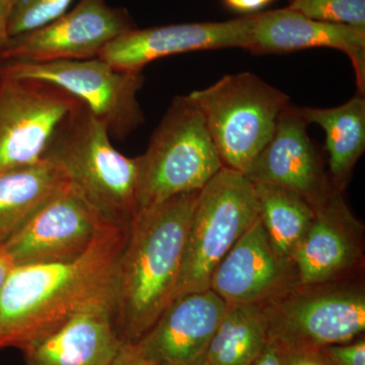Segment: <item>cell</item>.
<instances>
[{"label": "cell", "instance_id": "obj_17", "mask_svg": "<svg viewBox=\"0 0 365 365\" xmlns=\"http://www.w3.org/2000/svg\"><path fill=\"white\" fill-rule=\"evenodd\" d=\"M331 48L345 53L354 68L359 95L365 91V28L312 20L294 9L254 14L245 50L252 54Z\"/></svg>", "mask_w": 365, "mask_h": 365}, {"label": "cell", "instance_id": "obj_10", "mask_svg": "<svg viewBox=\"0 0 365 365\" xmlns=\"http://www.w3.org/2000/svg\"><path fill=\"white\" fill-rule=\"evenodd\" d=\"M136 28L125 7L109 6L106 0H79L55 20L11 37L4 62L98 58L110 43Z\"/></svg>", "mask_w": 365, "mask_h": 365}, {"label": "cell", "instance_id": "obj_23", "mask_svg": "<svg viewBox=\"0 0 365 365\" xmlns=\"http://www.w3.org/2000/svg\"><path fill=\"white\" fill-rule=\"evenodd\" d=\"M288 7L312 20L365 28V0H290Z\"/></svg>", "mask_w": 365, "mask_h": 365}, {"label": "cell", "instance_id": "obj_24", "mask_svg": "<svg viewBox=\"0 0 365 365\" xmlns=\"http://www.w3.org/2000/svg\"><path fill=\"white\" fill-rule=\"evenodd\" d=\"M73 0H20L9 21V37L30 32L68 11Z\"/></svg>", "mask_w": 365, "mask_h": 365}, {"label": "cell", "instance_id": "obj_21", "mask_svg": "<svg viewBox=\"0 0 365 365\" xmlns=\"http://www.w3.org/2000/svg\"><path fill=\"white\" fill-rule=\"evenodd\" d=\"M260 204V220L276 253L292 257L311 227L316 207L304 197L273 185H254Z\"/></svg>", "mask_w": 365, "mask_h": 365}, {"label": "cell", "instance_id": "obj_22", "mask_svg": "<svg viewBox=\"0 0 365 365\" xmlns=\"http://www.w3.org/2000/svg\"><path fill=\"white\" fill-rule=\"evenodd\" d=\"M260 306H230L204 357V365H251L267 345Z\"/></svg>", "mask_w": 365, "mask_h": 365}, {"label": "cell", "instance_id": "obj_11", "mask_svg": "<svg viewBox=\"0 0 365 365\" xmlns=\"http://www.w3.org/2000/svg\"><path fill=\"white\" fill-rule=\"evenodd\" d=\"M107 225L67 184L2 248L14 267L71 261L85 253Z\"/></svg>", "mask_w": 365, "mask_h": 365}, {"label": "cell", "instance_id": "obj_28", "mask_svg": "<svg viewBox=\"0 0 365 365\" xmlns=\"http://www.w3.org/2000/svg\"><path fill=\"white\" fill-rule=\"evenodd\" d=\"M112 365H153L148 361L133 343L123 342Z\"/></svg>", "mask_w": 365, "mask_h": 365}, {"label": "cell", "instance_id": "obj_14", "mask_svg": "<svg viewBox=\"0 0 365 365\" xmlns=\"http://www.w3.org/2000/svg\"><path fill=\"white\" fill-rule=\"evenodd\" d=\"M253 16L247 14L227 21L133 29L110 43L98 58L120 71L139 72L155 60L181 53L245 49Z\"/></svg>", "mask_w": 365, "mask_h": 365}, {"label": "cell", "instance_id": "obj_27", "mask_svg": "<svg viewBox=\"0 0 365 365\" xmlns=\"http://www.w3.org/2000/svg\"><path fill=\"white\" fill-rule=\"evenodd\" d=\"M19 2L20 0H0V69L4 64V53L11 39L9 33V21Z\"/></svg>", "mask_w": 365, "mask_h": 365}, {"label": "cell", "instance_id": "obj_30", "mask_svg": "<svg viewBox=\"0 0 365 365\" xmlns=\"http://www.w3.org/2000/svg\"><path fill=\"white\" fill-rule=\"evenodd\" d=\"M251 365H284V353L277 345L268 342Z\"/></svg>", "mask_w": 365, "mask_h": 365}, {"label": "cell", "instance_id": "obj_20", "mask_svg": "<svg viewBox=\"0 0 365 365\" xmlns=\"http://www.w3.org/2000/svg\"><path fill=\"white\" fill-rule=\"evenodd\" d=\"M67 184L46 160L0 173V239L6 242Z\"/></svg>", "mask_w": 365, "mask_h": 365}, {"label": "cell", "instance_id": "obj_29", "mask_svg": "<svg viewBox=\"0 0 365 365\" xmlns=\"http://www.w3.org/2000/svg\"><path fill=\"white\" fill-rule=\"evenodd\" d=\"M222 1L230 11L253 14L275 0H222Z\"/></svg>", "mask_w": 365, "mask_h": 365}, {"label": "cell", "instance_id": "obj_15", "mask_svg": "<svg viewBox=\"0 0 365 365\" xmlns=\"http://www.w3.org/2000/svg\"><path fill=\"white\" fill-rule=\"evenodd\" d=\"M299 283L294 261L276 253L259 218L216 267L209 289L230 306H260Z\"/></svg>", "mask_w": 365, "mask_h": 365}, {"label": "cell", "instance_id": "obj_5", "mask_svg": "<svg viewBox=\"0 0 365 365\" xmlns=\"http://www.w3.org/2000/svg\"><path fill=\"white\" fill-rule=\"evenodd\" d=\"M260 309L268 342L282 350L346 344L364 335V277L299 283Z\"/></svg>", "mask_w": 365, "mask_h": 365}, {"label": "cell", "instance_id": "obj_7", "mask_svg": "<svg viewBox=\"0 0 365 365\" xmlns=\"http://www.w3.org/2000/svg\"><path fill=\"white\" fill-rule=\"evenodd\" d=\"M259 218L253 182L242 173L223 167L197 197L176 297L209 289L216 267Z\"/></svg>", "mask_w": 365, "mask_h": 365}, {"label": "cell", "instance_id": "obj_6", "mask_svg": "<svg viewBox=\"0 0 365 365\" xmlns=\"http://www.w3.org/2000/svg\"><path fill=\"white\" fill-rule=\"evenodd\" d=\"M188 97L202 113L223 167L245 174L270 140L289 97L251 72L228 74Z\"/></svg>", "mask_w": 365, "mask_h": 365}, {"label": "cell", "instance_id": "obj_2", "mask_svg": "<svg viewBox=\"0 0 365 365\" xmlns=\"http://www.w3.org/2000/svg\"><path fill=\"white\" fill-rule=\"evenodd\" d=\"M199 191L143 209L132 220L118 267L114 304L115 327L123 342H138L176 299Z\"/></svg>", "mask_w": 365, "mask_h": 365}, {"label": "cell", "instance_id": "obj_18", "mask_svg": "<svg viewBox=\"0 0 365 365\" xmlns=\"http://www.w3.org/2000/svg\"><path fill=\"white\" fill-rule=\"evenodd\" d=\"M123 341L114 307L88 309L24 351L25 365H112Z\"/></svg>", "mask_w": 365, "mask_h": 365}, {"label": "cell", "instance_id": "obj_3", "mask_svg": "<svg viewBox=\"0 0 365 365\" xmlns=\"http://www.w3.org/2000/svg\"><path fill=\"white\" fill-rule=\"evenodd\" d=\"M43 160L56 165L68 186L104 222L129 227L138 212L136 158L125 157L88 106L79 101L58 125Z\"/></svg>", "mask_w": 365, "mask_h": 365}, {"label": "cell", "instance_id": "obj_4", "mask_svg": "<svg viewBox=\"0 0 365 365\" xmlns=\"http://www.w3.org/2000/svg\"><path fill=\"white\" fill-rule=\"evenodd\" d=\"M138 167V211L199 191L222 169L202 113L188 96L170 103Z\"/></svg>", "mask_w": 365, "mask_h": 365}, {"label": "cell", "instance_id": "obj_8", "mask_svg": "<svg viewBox=\"0 0 365 365\" xmlns=\"http://www.w3.org/2000/svg\"><path fill=\"white\" fill-rule=\"evenodd\" d=\"M0 76L46 81L59 86L88 106L109 135L124 140L144 122L138 102L143 71L115 68L100 58L26 63L4 62Z\"/></svg>", "mask_w": 365, "mask_h": 365}, {"label": "cell", "instance_id": "obj_1", "mask_svg": "<svg viewBox=\"0 0 365 365\" xmlns=\"http://www.w3.org/2000/svg\"><path fill=\"white\" fill-rule=\"evenodd\" d=\"M129 227L107 225L73 260L14 267L0 295V349L24 352L83 312L114 307Z\"/></svg>", "mask_w": 365, "mask_h": 365}, {"label": "cell", "instance_id": "obj_26", "mask_svg": "<svg viewBox=\"0 0 365 365\" xmlns=\"http://www.w3.org/2000/svg\"><path fill=\"white\" fill-rule=\"evenodd\" d=\"M284 365H336L325 349L306 348V349L283 350Z\"/></svg>", "mask_w": 365, "mask_h": 365}, {"label": "cell", "instance_id": "obj_32", "mask_svg": "<svg viewBox=\"0 0 365 365\" xmlns=\"http://www.w3.org/2000/svg\"><path fill=\"white\" fill-rule=\"evenodd\" d=\"M2 244H4V241H2L1 239H0V246H1Z\"/></svg>", "mask_w": 365, "mask_h": 365}, {"label": "cell", "instance_id": "obj_31", "mask_svg": "<svg viewBox=\"0 0 365 365\" xmlns=\"http://www.w3.org/2000/svg\"><path fill=\"white\" fill-rule=\"evenodd\" d=\"M14 267V265L11 257L4 251L1 245L0 246V295H1L7 277H9V273L13 270Z\"/></svg>", "mask_w": 365, "mask_h": 365}, {"label": "cell", "instance_id": "obj_16", "mask_svg": "<svg viewBox=\"0 0 365 365\" xmlns=\"http://www.w3.org/2000/svg\"><path fill=\"white\" fill-rule=\"evenodd\" d=\"M227 307L211 289L179 295L135 344L153 365H201Z\"/></svg>", "mask_w": 365, "mask_h": 365}, {"label": "cell", "instance_id": "obj_25", "mask_svg": "<svg viewBox=\"0 0 365 365\" xmlns=\"http://www.w3.org/2000/svg\"><path fill=\"white\" fill-rule=\"evenodd\" d=\"M336 365H365L364 336L346 344L324 348Z\"/></svg>", "mask_w": 365, "mask_h": 365}, {"label": "cell", "instance_id": "obj_19", "mask_svg": "<svg viewBox=\"0 0 365 365\" xmlns=\"http://www.w3.org/2000/svg\"><path fill=\"white\" fill-rule=\"evenodd\" d=\"M307 123L321 126L326 134L329 178L334 189L344 191L355 165L365 150V98L357 95L339 107L300 108Z\"/></svg>", "mask_w": 365, "mask_h": 365}, {"label": "cell", "instance_id": "obj_12", "mask_svg": "<svg viewBox=\"0 0 365 365\" xmlns=\"http://www.w3.org/2000/svg\"><path fill=\"white\" fill-rule=\"evenodd\" d=\"M300 284L364 277V225L335 191L316 215L292 257Z\"/></svg>", "mask_w": 365, "mask_h": 365}, {"label": "cell", "instance_id": "obj_13", "mask_svg": "<svg viewBox=\"0 0 365 365\" xmlns=\"http://www.w3.org/2000/svg\"><path fill=\"white\" fill-rule=\"evenodd\" d=\"M307 125L300 108L287 105L270 140L244 175L254 185H273L294 191L316 207L335 189L309 138Z\"/></svg>", "mask_w": 365, "mask_h": 365}, {"label": "cell", "instance_id": "obj_9", "mask_svg": "<svg viewBox=\"0 0 365 365\" xmlns=\"http://www.w3.org/2000/svg\"><path fill=\"white\" fill-rule=\"evenodd\" d=\"M78 103L52 83L0 76V173L41 162L53 133Z\"/></svg>", "mask_w": 365, "mask_h": 365}, {"label": "cell", "instance_id": "obj_33", "mask_svg": "<svg viewBox=\"0 0 365 365\" xmlns=\"http://www.w3.org/2000/svg\"><path fill=\"white\" fill-rule=\"evenodd\" d=\"M201 365H204V364H201Z\"/></svg>", "mask_w": 365, "mask_h": 365}]
</instances>
